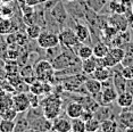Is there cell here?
Returning <instances> with one entry per match:
<instances>
[{
  "instance_id": "cell-1",
  "label": "cell",
  "mask_w": 133,
  "mask_h": 132,
  "mask_svg": "<svg viewBox=\"0 0 133 132\" xmlns=\"http://www.w3.org/2000/svg\"><path fill=\"white\" fill-rule=\"evenodd\" d=\"M43 116L49 121L57 118L62 110V100L57 95H51L43 101Z\"/></svg>"
},
{
  "instance_id": "cell-2",
  "label": "cell",
  "mask_w": 133,
  "mask_h": 132,
  "mask_svg": "<svg viewBox=\"0 0 133 132\" xmlns=\"http://www.w3.org/2000/svg\"><path fill=\"white\" fill-rule=\"evenodd\" d=\"M55 73V68L49 61H40L34 66V74L37 76V80L42 82H51Z\"/></svg>"
},
{
  "instance_id": "cell-3",
  "label": "cell",
  "mask_w": 133,
  "mask_h": 132,
  "mask_svg": "<svg viewBox=\"0 0 133 132\" xmlns=\"http://www.w3.org/2000/svg\"><path fill=\"white\" fill-rule=\"evenodd\" d=\"M58 38H59V43L62 46H64L65 48H67V49L76 48L77 46L81 44L76 33L72 29H65L63 31H60V33L58 34Z\"/></svg>"
},
{
  "instance_id": "cell-4",
  "label": "cell",
  "mask_w": 133,
  "mask_h": 132,
  "mask_svg": "<svg viewBox=\"0 0 133 132\" xmlns=\"http://www.w3.org/2000/svg\"><path fill=\"white\" fill-rule=\"evenodd\" d=\"M37 42L40 48L48 50V49H51V48H56L58 46L59 38H58V34H56V33L42 31L41 34L39 35V38L37 39Z\"/></svg>"
},
{
  "instance_id": "cell-5",
  "label": "cell",
  "mask_w": 133,
  "mask_h": 132,
  "mask_svg": "<svg viewBox=\"0 0 133 132\" xmlns=\"http://www.w3.org/2000/svg\"><path fill=\"white\" fill-rule=\"evenodd\" d=\"M13 107L18 113L26 112L31 107L29 95L26 92H17L16 95H14L13 96Z\"/></svg>"
},
{
  "instance_id": "cell-6",
  "label": "cell",
  "mask_w": 133,
  "mask_h": 132,
  "mask_svg": "<svg viewBox=\"0 0 133 132\" xmlns=\"http://www.w3.org/2000/svg\"><path fill=\"white\" fill-rule=\"evenodd\" d=\"M74 57L69 56L67 52H63L60 54V55L58 57H56L55 59L52 61V66L55 70H62V68H67L69 67L71 65H74L75 63H76V61L75 59H73Z\"/></svg>"
},
{
  "instance_id": "cell-7",
  "label": "cell",
  "mask_w": 133,
  "mask_h": 132,
  "mask_svg": "<svg viewBox=\"0 0 133 132\" xmlns=\"http://www.w3.org/2000/svg\"><path fill=\"white\" fill-rule=\"evenodd\" d=\"M118 92L116 91V89L114 87L107 85L105 88H102L100 92V104L101 105H109L111 103H114L117 99Z\"/></svg>"
},
{
  "instance_id": "cell-8",
  "label": "cell",
  "mask_w": 133,
  "mask_h": 132,
  "mask_svg": "<svg viewBox=\"0 0 133 132\" xmlns=\"http://www.w3.org/2000/svg\"><path fill=\"white\" fill-rule=\"evenodd\" d=\"M52 131L55 132H68L72 130V123L65 117H57L52 121Z\"/></svg>"
},
{
  "instance_id": "cell-9",
  "label": "cell",
  "mask_w": 133,
  "mask_h": 132,
  "mask_svg": "<svg viewBox=\"0 0 133 132\" xmlns=\"http://www.w3.org/2000/svg\"><path fill=\"white\" fill-rule=\"evenodd\" d=\"M84 87H85L87 91L91 96H97L101 92L102 90V82L96 80V79H89L84 81Z\"/></svg>"
},
{
  "instance_id": "cell-10",
  "label": "cell",
  "mask_w": 133,
  "mask_h": 132,
  "mask_svg": "<svg viewBox=\"0 0 133 132\" xmlns=\"http://www.w3.org/2000/svg\"><path fill=\"white\" fill-rule=\"evenodd\" d=\"M84 109V106L81 103H71L67 105V107H66V115L68 116L69 118H78L81 116V114H82Z\"/></svg>"
},
{
  "instance_id": "cell-11",
  "label": "cell",
  "mask_w": 133,
  "mask_h": 132,
  "mask_svg": "<svg viewBox=\"0 0 133 132\" xmlns=\"http://www.w3.org/2000/svg\"><path fill=\"white\" fill-rule=\"evenodd\" d=\"M13 107V96L10 92L1 90L0 91V114Z\"/></svg>"
},
{
  "instance_id": "cell-12",
  "label": "cell",
  "mask_w": 133,
  "mask_h": 132,
  "mask_svg": "<svg viewBox=\"0 0 133 132\" xmlns=\"http://www.w3.org/2000/svg\"><path fill=\"white\" fill-rule=\"evenodd\" d=\"M117 105L122 108H130L133 104V94L130 91H123L117 96Z\"/></svg>"
},
{
  "instance_id": "cell-13",
  "label": "cell",
  "mask_w": 133,
  "mask_h": 132,
  "mask_svg": "<svg viewBox=\"0 0 133 132\" xmlns=\"http://www.w3.org/2000/svg\"><path fill=\"white\" fill-rule=\"evenodd\" d=\"M110 68L109 67H106V66H98L96 68V71L91 74L92 79H96L100 82H105V81H108L110 77Z\"/></svg>"
},
{
  "instance_id": "cell-14",
  "label": "cell",
  "mask_w": 133,
  "mask_h": 132,
  "mask_svg": "<svg viewBox=\"0 0 133 132\" xmlns=\"http://www.w3.org/2000/svg\"><path fill=\"white\" fill-rule=\"evenodd\" d=\"M97 67H98V62H97V58L95 56H92L91 58L84 59V61H82V64H81V68H82L83 73L89 74V75H91Z\"/></svg>"
},
{
  "instance_id": "cell-15",
  "label": "cell",
  "mask_w": 133,
  "mask_h": 132,
  "mask_svg": "<svg viewBox=\"0 0 133 132\" xmlns=\"http://www.w3.org/2000/svg\"><path fill=\"white\" fill-rule=\"evenodd\" d=\"M74 31L76 33L78 41H80L81 43L85 42L87 40L90 39V31H89V29H88V26H85L84 24H81V23L75 24Z\"/></svg>"
},
{
  "instance_id": "cell-16",
  "label": "cell",
  "mask_w": 133,
  "mask_h": 132,
  "mask_svg": "<svg viewBox=\"0 0 133 132\" xmlns=\"http://www.w3.org/2000/svg\"><path fill=\"white\" fill-rule=\"evenodd\" d=\"M75 54H76V57L81 61H84V59L91 58L93 56V50L92 48L88 44H80V46L76 47V50H75Z\"/></svg>"
},
{
  "instance_id": "cell-17",
  "label": "cell",
  "mask_w": 133,
  "mask_h": 132,
  "mask_svg": "<svg viewBox=\"0 0 133 132\" xmlns=\"http://www.w3.org/2000/svg\"><path fill=\"white\" fill-rule=\"evenodd\" d=\"M108 8H109L110 13L116 15H124L126 11V7L122 1H118V0H110L108 4Z\"/></svg>"
},
{
  "instance_id": "cell-18",
  "label": "cell",
  "mask_w": 133,
  "mask_h": 132,
  "mask_svg": "<svg viewBox=\"0 0 133 132\" xmlns=\"http://www.w3.org/2000/svg\"><path fill=\"white\" fill-rule=\"evenodd\" d=\"M108 54L115 59V62H116L117 64H121V62H122L124 59V57H125V50H124L123 48L117 47V46H114V47L109 48Z\"/></svg>"
},
{
  "instance_id": "cell-19",
  "label": "cell",
  "mask_w": 133,
  "mask_h": 132,
  "mask_svg": "<svg viewBox=\"0 0 133 132\" xmlns=\"http://www.w3.org/2000/svg\"><path fill=\"white\" fill-rule=\"evenodd\" d=\"M92 50H93V56H95L96 58H104L108 54V51H109V47L102 42H99V43L95 44Z\"/></svg>"
},
{
  "instance_id": "cell-20",
  "label": "cell",
  "mask_w": 133,
  "mask_h": 132,
  "mask_svg": "<svg viewBox=\"0 0 133 132\" xmlns=\"http://www.w3.org/2000/svg\"><path fill=\"white\" fill-rule=\"evenodd\" d=\"M41 32H42V29L38 24L28 25L26 26V30H25V33H26V35H28V38L33 39V40H37L39 38V35L41 34Z\"/></svg>"
},
{
  "instance_id": "cell-21",
  "label": "cell",
  "mask_w": 133,
  "mask_h": 132,
  "mask_svg": "<svg viewBox=\"0 0 133 132\" xmlns=\"http://www.w3.org/2000/svg\"><path fill=\"white\" fill-rule=\"evenodd\" d=\"M126 79H124V76L122 75V73H116V76H114V84L116 91L121 94V92L125 91L126 90Z\"/></svg>"
},
{
  "instance_id": "cell-22",
  "label": "cell",
  "mask_w": 133,
  "mask_h": 132,
  "mask_svg": "<svg viewBox=\"0 0 133 132\" xmlns=\"http://www.w3.org/2000/svg\"><path fill=\"white\" fill-rule=\"evenodd\" d=\"M117 130V122L114 120H105L100 124L101 132H116Z\"/></svg>"
},
{
  "instance_id": "cell-23",
  "label": "cell",
  "mask_w": 133,
  "mask_h": 132,
  "mask_svg": "<svg viewBox=\"0 0 133 132\" xmlns=\"http://www.w3.org/2000/svg\"><path fill=\"white\" fill-rule=\"evenodd\" d=\"M13 30H14V26L9 18L0 19V34L2 35L9 34V33H13Z\"/></svg>"
},
{
  "instance_id": "cell-24",
  "label": "cell",
  "mask_w": 133,
  "mask_h": 132,
  "mask_svg": "<svg viewBox=\"0 0 133 132\" xmlns=\"http://www.w3.org/2000/svg\"><path fill=\"white\" fill-rule=\"evenodd\" d=\"M15 124H16L15 121L1 118V121H0V132H14Z\"/></svg>"
},
{
  "instance_id": "cell-25",
  "label": "cell",
  "mask_w": 133,
  "mask_h": 132,
  "mask_svg": "<svg viewBox=\"0 0 133 132\" xmlns=\"http://www.w3.org/2000/svg\"><path fill=\"white\" fill-rule=\"evenodd\" d=\"M72 131L74 132H87L85 129V122L82 121L80 117L72 120Z\"/></svg>"
},
{
  "instance_id": "cell-26",
  "label": "cell",
  "mask_w": 133,
  "mask_h": 132,
  "mask_svg": "<svg viewBox=\"0 0 133 132\" xmlns=\"http://www.w3.org/2000/svg\"><path fill=\"white\" fill-rule=\"evenodd\" d=\"M100 121L98 118L93 117L91 118L90 121L85 122V129H87V132H96V131H99L100 130Z\"/></svg>"
},
{
  "instance_id": "cell-27",
  "label": "cell",
  "mask_w": 133,
  "mask_h": 132,
  "mask_svg": "<svg viewBox=\"0 0 133 132\" xmlns=\"http://www.w3.org/2000/svg\"><path fill=\"white\" fill-rule=\"evenodd\" d=\"M102 32H104L106 39H108V40H113V39L117 35V33H118V31H117L114 26L109 25V24H107V25L105 26L104 31H102Z\"/></svg>"
},
{
  "instance_id": "cell-28",
  "label": "cell",
  "mask_w": 133,
  "mask_h": 132,
  "mask_svg": "<svg viewBox=\"0 0 133 132\" xmlns=\"http://www.w3.org/2000/svg\"><path fill=\"white\" fill-rule=\"evenodd\" d=\"M17 115H18V112H17V110L15 109L14 107H11V108L5 110L4 113L0 114L1 118H4V120H9V121H15V118L17 117Z\"/></svg>"
},
{
  "instance_id": "cell-29",
  "label": "cell",
  "mask_w": 133,
  "mask_h": 132,
  "mask_svg": "<svg viewBox=\"0 0 133 132\" xmlns=\"http://www.w3.org/2000/svg\"><path fill=\"white\" fill-rule=\"evenodd\" d=\"M122 75L124 76V79L126 80H133V66H126L123 67L122 70Z\"/></svg>"
},
{
  "instance_id": "cell-30",
  "label": "cell",
  "mask_w": 133,
  "mask_h": 132,
  "mask_svg": "<svg viewBox=\"0 0 133 132\" xmlns=\"http://www.w3.org/2000/svg\"><path fill=\"white\" fill-rule=\"evenodd\" d=\"M0 11H1L2 18H10V16L13 15V9H11L8 5L2 6V7L0 8Z\"/></svg>"
},
{
  "instance_id": "cell-31",
  "label": "cell",
  "mask_w": 133,
  "mask_h": 132,
  "mask_svg": "<svg viewBox=\"0 0 133 132\" xmlns=\"http://www.w3.org/2000/svg\"><path fill=\"white\" fill-rule=\"evenodd\" d=\"M29 99H30V105H31L32 108H37L39 106V96L32 94V92L29 91Z\"/></svg>"
},
{
  "instance_id": "cell-32",
  "label": "cell",
  "mask_w": 133,
  "mask_h": 132,
  "mask_svg": "<svg viewBox=\"0 0 133 132\" xmlns=\"http://www.w3.org/2000/svg\"><path fill=\"white\" fill-rule=\"evenodd\" d=\"M93 117H95V114H93L91 110L85 109V108L83 109V112H82V114H81V116H80V118L82 120V121H84V122L90 121V120L93 118Z\"/></svg>"
},
{
  "instance_id": "cell-33",
  "label": "cell",
  "mask_w": 133,
  "mask_h": 132,
  "mask_svg": "<svg viewBox=\"0 0 133 132\" xmlns=\"http://www.w3.org/2000/svg\"><path fill=\"white\" fill-rule=\"evenodd\" d=\"M121 64L123 65V67H126V66H133V55L132 54H126L125 52V57Z\"/></svg>"
},
{
  "instance_id": "cell-34",
  "label": "cell",
  "mask_w": 133,
  "mask_h": 132,
  "mask_svg": "<svg viewBox=\"0 0 133 132\" xmlns=\"http://www.w3.org/2000/svg\"><path fill=\"white\" fill-rule=\"evenodd\" d=\"M15 42H16V34H15V33H9V34H7L6 43L7 44H13Z\"/></svg>"
},
{
  "instance_id": "cell-35",
  "label": "cell",
  "mask_w": 133,
  "mask_h": 132,
  "mask_svg": "<svg viewBox=\"0 0 133 132\" xmlns=\"http://www.w3.org/2000/svg\"><path fill=\"white\" fill-rule=\"evenodd\" d=\"M40 2H41V0H25V4L28 6H31V7L39 5Z\"/></svg>"
},
{
  "instance_id": "cell-36",
  "label": "cell",
  "mask_w": 133,
  "mask_h": 132,
  "mask_svg": "<svg viewBox=\"0 0 133 132\" xmlns=\"http://www.w3.org/2000/svg\"><path fill=\"white\" fill-rule=\"evenodd\" d=\"M24 132H40V131H39V130H37V129H34V128H31V129L29 128L28 130H25Z\"/></svg>"
},
{
  "instance_id": "cell-37",
  "label": "cell",
  "mask_w": 133,
  "mask_h": 132,
  "mask_svg": "<svg viewBox=\"0 0 133 132\" xmlns=\"http://www.w3.org/2000/svg\"><path fill=\"white\" fill-rule=\"evenodd\" d=\"M11 1H13V0H0V2H1V4H4V5H8Z\"/></svg>"
},
{
  "instance_id": "cell-38",
  "label": "cell",
  "mask_w": 133,
  "mask_h": 132,
  "mask_svg": "<svg viewBox=\"0 0 133 132\" xmlns=\"http://www.w3.org/2000/svg\"><path fill=\"white\" fill-rule=\"evenodd\" d=\"M125 132H133V127H129V128H126Z\"/></svg>"
},
{
  "instance_id": "cell-39",
  "label": "cell",
  "mask_w": 133,
  "mask_h": 132,
  "mask_svg": "<svg viewBox=\"0 0 133 132\" xmlns=\"http://www.w3.org/2000/svg\"><path fill=\"white\" fill-rule=\"evenodd\" d=\"M131 13H132V15H133V5L131 6Z\"/></svg>"
},
{
  "instance_id": "cell-40",
  "label": "cell",
  "mask_w": 133,
  "mask_h": 132,
  "mask_svg": "<svg viewBox=\"0 0 133 132\" xmlns=\"http://www.w3.org/2000/svg\"><path fill=\"white\" fill-rule=\"evenodd\" d=\"M67 1H69V2H73V1H75V0H67Z\"/></svg>"
},
{
  "instance_id": "cell-41",
  "label": "cell",
  "mask_w": 133,
  "mask_h": 132,
  "mask_svg": "<svg viewBox=\"0 0 133 132\" xmlns=\"http://www.w3.org/2000/svg\"><path fill=\"white\" fill-rule=\"evenodd\" d=\"M46 1H47V0H46ZM51 1H56V2H57V1H58V0H51Z\"/></svg>"
},
{
  "instance_id": "cell-42",
  "label": "cell",
  "mask_w": 133,
  "mask_h": 132,
  "mask_svg": "<svg viewBox=\"0 0 133 132\" xmlns=\"http://www.w3.org/2000/svg\"><path fill=\"white\" fill-rule=\"evenodd\" d=\"M96 132H101V131H100V130H99V131H96Z\"/></svg>"
},
{
  "instance_id": "cell-43",
  "label": "cell",
  "mask_w": 133,
  "mask_h": 132,
  "mask_svg": "<svg viewBox=\"0 0 133 132\" xmlns=\"http://www.w3.org/2000/svg\"><path fill=\"white\" fill-rule=\"evenodd\" d=\"M41 1H46V0H41Z\"/></svg>"
},
{
  "instance_id": "cell-44",
  "label": "cell",
  "mask_w": 133,
  "mask_h": 132,
  "mask_svg": "<svg viewBox=\"0 0 133 132\" xmlns=\"http://www.w3.org/2000/svg\"><path fill=\"white\" fill-rule=\"evenodd\" d=\"M1 90H2V89H1V88H0V91H1Z\"/></svg>"
},
{
  "instance_id": "cell-45",
  "label": "cell",
  "mask_w": 133,
  "mask_h": 132,
  "mask_svg": "<svg viewBox=\"0 0 133 132\" xmlns=\"http://www.w3.org/2000/svg\"><path fill=\"white\" fill-rule=\"evenodd\" d=\"M105 1H108V0H105Z\"/></svg>"
}]
</instances>
